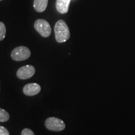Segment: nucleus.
I'll use <instances>...</instances> for the list:
<instances>
[{"label":"nucleus","instance_id":"f257e3e1","mask_svg":"<svg viewBox=\"0 0 135 135\" xmlns=\"http://www.w3.org/2000/svg\"><path fill=\"white\" fill-rule=\"evenodd\" d=\"M55 39L59 43H64L69 40L70 32L66 22L63 20H60L56 23L55 26Z\"/></svg>","mask_w":135,"mask_h":135},{"label":"nucleus","instance_id":"f03ea898","mask_svg":"<svg viewBox=\"0 0 135 135\" xmlns=\"http://www.w3.org/2000/svg\"><path fill=\"white\" fill-rule=\"evenodd\" d=\"M31 56V51L26 46H21L15 48L11 53V57L16 61H21L28 59Z\"/></svg>","mask_w":135,"mask_h":135},{"label":"nucleus","instance_id":"7ed1b4c3","mask_svg":"<svg viewBox=\"0 0 135 135\" xmlns=\"http://www.w3.org/2000/svg\"><path fill=\"white\" fill-rule=\"evenodd\" d=\"M36 31L44 38L49 37L51 34V28L50 25L46 20L38 19L35 22L34 24Z\"/></svg>","mask_w":135,"mask_h":135},{"label":"nucleus","instance_id":"20e7f679","mask_svg":"<svg viewBox=\"0 0 135 135\" xmlns=\"http://www.w3.org/2000/svg\"><path fill=\"white\" fill-rule=\"evenodd\" d=\"M45 126L49 130L53 131H61L65 129V123L58 118L50 117L45 121Z\"/></svg>","mask_w":135,"mask_h":135},{"label":"nucleus","instance_id":"39448f33","mask_svg":"<svg viewBox=\"0 0 135 135\" xmlns=\"http://www.w3.org/2000/svg\"><path fill=\"white\" fill-rule=\"evenodd\" d=\"M35 67L32 65H25L18 69L16 72V76L20 80H27L35 75Z\"/></svg>","mask_w":135,"mask_h":135},{"label":"nucleus","instance_id":"423d86ee","mask_svg":"<svg viewBox=\"0 0 135 135\" xmlns=\"http://www.w3.org/2000/svg\"><path fill=\"white\" fill-rule=\"evenodd\" d=\"M23 91L25 95L33 97L41 91V86L38 83H28L23 87Z\"/></svg>","mask_w":135,"mask_h":135},{"label":"nucleus","instance_id":"0eeeda50","mask_svg":"<svg viewBox=\"0 0 135 135\" xmlns=\"http://www.w3.org/2000/svg\"><path fill=\"white\" fill-rule=\"evenodd\" d=\"M71 0H56V8L60 14H66L68 12Z\"/></svg>","mask_w":135,"mask_h":135},{"label":"nucleus","instance_id":"6e6552de","mask_svg":"<svg viewBox=\"0 0 135 135\" xmlns=\"http://www.w3.org/2000/svg\"><path fill=\"white\" fill-rule=\"evenodd\" d=\"M48 0H34L33 7L35 11L42 13L46 10L48 6Z\"/></svg>","mask_w":135,"mask_h":135},{"label":"nucleus","instance_id":"1a4fd4ad","mask_svg":"<svg viewBox=\"0 0 135 135\" xmlns=\"http://www.w3.org/2000/svg\"><path fill=\"white\" fill-rule=\"evenodd\" d=\"M9 119V114L4 109L0 108V122H6Z\"/></svg>","mask_w":135,"mask_h":135},{"label":"nucleus","instance_id":"9d476101","mask_svg":"<svg viewBox=\"0 0 135 135\" xmlns=\"http://www.w3.org/2000/svg\"><path fill=\"white\" fill-rule=\"evenodd\" d=\"M6 33V29L5 25L3 22L0 21V41H2L5 38Z\"/></svg>","mask_w":135,"mask_h":135},{"label":"nucleus","instance_id":"9b49d317","mask_svg":"<svg viewBox=\"0 0 135 135\" xmlns=\"http://www.w3.org/2000/svg\"><path fill=\"white\" fill-rule=\"evenodd\" d=\"M21 135H35V134L31 129H29V128H25V129H23V131H21Z\"/></svg>","mask_w":135,"mask_h":135},{"label":"nucleus","instance_id":"f8f14e48","mask_svg":"<svg viewBox=\"0 0 135 135\" xmlns=\"http://www.w3.org/2000/svg\"><path fill=\"white\" fill-rule=\"evenodd\" d=\"M0 135H9V131L4 126H0Z\"/></svg>","mask_w":135,"mask_h":135},{"label":"nucleus","instance_id":"ddd939ff","mask_svg":"<svg viewBox=\"0 0 135 135\" xmlns=\"http://www.w3.org/2000/svg\"><path fill=\"white\" fill-rule=\"evenodd\" d=\"M0 1H2V0H0Z\"/></svg>","mask_w":135,"mask_h":135}]
</instances>
